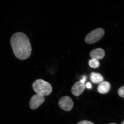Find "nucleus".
<instances>
[{
    "label": "nucleus",
    "instance_id": "1",
    "mask_svg": "<svg viewBox=\"0 0 124 124\" xmlns=\"http://www.w3.org/2000/svg\"><path fill=\"white\" fill-rule=\"evenodd\" d=\"M10 44L15 55L18 59L24 60L30 57L32 48L27 36L21 32H16L10 39Z\"/></svg>",
    "mask_w": 124,
    "mask_h": 124
},
{
    "label": "nucleus",
    "instance_id": "2",
    "mask_svg": "<svg viewBox=\"0 0 124 124\" xmlns=\"http://www.w3.org/2000/svg\"><path fill=\"white\" fill-rule=\"evenodd\" d=\"M32 87L37 93L44 97L49 95L53 89L49 83L41 79L36 80L33 83Z\"/></svg>",
    "mask_w": 124,
    "mask_h": 124
},
{
    "label": "nucleus",
    "instance_id": "3",
    "mask_svg": "<svg viewBox=\"0 0 124 124\" xmlns=\"http://www.w3.org/2000/svg\"><path fill=\"white\" fill-rule=\"evenodd\" d=\"M104 34V31L103 29L101 28H97L87 35L85 41L87 44H94L101 39Z\"/></svg>",
    "mask_w": 124,
    "mask_h": 124
},
{
    "label": "nucleus",
    "instance_id": "4",
    "mask_svg": "<svg viewBox=\"0 0 124 124\" xmlns=\"http://www.w3.org/2000/svg\"><path fill=\"white\" fill-rule=\"evenodd\" d=\"M60 108L63 110L69 111L73 106V100L69 96H64L60 99L58 103Z\"/></svg>",
    "mask_w": 124,
    "mask_h": 124
},
{
    "label": "nucleus",
    "instance_id": "5",
    "mask_svg": "<svg viewBox=\"0 0 124 124\" xmlns=\"http://www.w3.org/2000/svg\"><path fill=\"white\" fill-rule=\"evenodd\" d=\"M45 100V97L42 95L38 94L33 95L29 102L30 108L32 110L36 109L44 103Z\"/></svg>",
    "mask_w": 124,
    "mask_h": 124
},
{
    "label": "nucleus",
    "instance_id": "6",
    "mask_svg": "<svg viewBox=\"0 0 124 124\" xmlns=\"http://www.w3.org/2000/svg\"><path fill=\"white\" fill-rule=\"evenodd\" d=\"M85 88L86 85L85 83H82L80 81H78L72 88V93L75 96H79L84 92Z\"/></svg>",
    "mask_w": 124,
    "mask_h": 124
},
{
    "label": "nucleus",
    "instance_id": "7",
    "mask_svg": "<svg viewBox=\"0 0 124 124\" xmlns=\"http://www.w3.org/2000/svg\"><path fill=\"white\" fill-rule=\"evenodd\" d=\"M105 55V51L102 49L98 48L94 49L91 51L90 56L92 58L96 60L102 59Z\"/></svg>",
    "mask_w": 124,
    "mask_h": 124
},
{
    "label": "nucleus",
    "instance_id": "8",
    "mask_svg": "<svg viewBox=\"0 0 124 124\" xmlns=\"http://www.w3.org/2000/svg\"><path fill=\"white\" fill-rule=\"evenodd\" d=\"M111 85L107 81H104L100 83L98 87V91L101 94L108 93L110 89Z\"/></svg>",
    "mask_w": 124,
    "mask_h": 124
},
{
    "label": "nucleus",
    "instance_id": "9",
    "mask_svg": "<svg viewBox=\"0 0 124 124\" xmlns=\"http://www.w3.org/2000/svg\"><path fill=\"white\" fill-rule=\"evenodd\" d=\"M90 80L91 82L94 84H99L103 81L104 78L100 74L95 72H92L90 75Z\"/></svg>",
    "mask_w": 124,
    "mask_h": 124
},
{
    "label": "nucleus",
    "instance_id": "10",
    "mask_svg": "<svg viewBox=\"0 0 124 124\" xmlns=\"http://www.w3.org/2000/svg\"><path fill=\"white\" fill-rule=\"evenodd\" d=\"M89 64L90 66L93 68H97L100 66V63L98 60L92 59L89 60Z\"/></svg>",
    "mask_w": 124,
    "mask_h": 124
},
{
    "label": "nucleus",
    "instance_id": "11",
    "mask_svg": "<svg viewBox=\"0 0 124 124\" xmlns=\"http://www.w3.org/2000/svg\"><path fill=\"white\" fill-rule=\"evenodd\" d=\"M118 93L120 97L124 98V85L119 89Z\"/></svg>",
    "mask_w": 124,
    "mask_h": 124
},
{
    "label": "nucleus",
    "instance_id": "12",
    "mask_svg": "<svg viewBox=\"0 0 124 124\" xmlns=\"http://www.w3.org/2000/svg\"><path fill=\"white\" fill-rule=\"evenodd\" d=\"M77 124H94L93 122L87 120H83L78 122Z\"/></svg>",
    "mask_w": 124,
    "mask_h": 124
},
{
    "label": "nucleus",
    "instance_id": "13",
    "mask_svg": "<svg viewBox=\"0 0 124 124\" xmlns=\"http://www.w3.org/2000/svg\"><path fill=\"white\" fill-rule=\"evenodd\" d=\"M86 76H83L82 79L80 80L81 82H82V83H85V81H86Z\"/></svg>",
    "mask_w": 124,
    "mask_h": 124
},
{
    "label": "nucleus",
    "instance_id": "14",
    "mask_svg": "<svg viewBox=\"0 0 124 124\" xmlns=\"http://www.w3.org/2000/svg\"><path fill=\"white\" fill-rule=\"evenodd\" d=\"M85 85H86V87L88 89H91L92 88V85L90 82H88Z\"/></svg>",
    "mask_w": 124,
    "mask_h": 124
},
{
    "label": "nucleus",
    "instance_id": "15",
    "mask_svg": "<svg viewBox=\"0 0 124 124\" xmlns=\"http://www.w3.org/2000/svg\"><path fill=\"white\" fill-rule=\"evenodd\" d=\"M121 124H124V121L122 122V123H121Z\"/></svg>",
    "mask_w": 124,
    "mask_h": 124
},
{
    "label": "nucleus",
    "instance_id": "16",
    "mask_svg": "<svg viewBox=\"0 0 124 124\" xmlns=\"http://www.w3.org/2000/svg\"><path fill=\"white\" fill-rule=\"evenodd\" d=\"M115 124V123H112V124Z\"/></svg>",
    "mask_w": 124,
    "mask_h": 124
}]
</instances>
